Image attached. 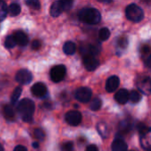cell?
<instances>
[{
  "instance_id": "cell-1",
  "label": "cell",
  "mask_w": 151,
  "mask_h": 151,
  "mask_svg": "<svg viewBox=\"0 0 151 151\" xmlns=\"http://www.w3.org/2000/svg\"><path fill=\"white\" fill-rule=\"evenodd\" d=\"M17 110L23 121L30 122L33 119V114L35 110V105L32 100L24 98L19 103Z\"/></svg>"
},
{
  "instance_id": "cell-2",
  "label": "cell",
  "mask_w": 151,
  "mask_h": 151,
  "mask_svg": "<svg viewBox=\"0 0 151 151\" xmlns=\"http://www.w3.org/2000/svg\"><path fill=\"white\" fill-rule=\"evenodd\" d=\"M79 19L84 23L94 25L101 20V14L100 12L95 8L86 7L79 12Z\"/></svg>"
},
{
  "instance_id": "cell-3",
  "label": "cell",
  "mask_w": 151,
  "mask_h": 151,
  "mask_svg": "<svg viewBox=\"0 0 151 151\" xmlns=\"http://www.w3.org/2000/svg\"><path fill=\"white\" fill-rule=\"evenodd\" d=\"M126 15L128 19L134 22H140L144 17V12L139 5L131 4L126 9Z\"/></svg>"
},
{
  "instance_id": "cell-4",
  "label": "cell",
  "mask_w": 151,
  "mask_h": 151,
  "mask_svg": "<svg viewBox=\"0 0 151 151\" xmlns=\"http://www.w3.org/2000/svg\"><path fill=\"white\" fill-rule=\"evenodd\" d=\"M72 5H73V2L69 0L56 1L52 4L50 7V14L52 17H58L63 12L70 10Z\"/></svg>"
},
{
  "instance_id": "cell-5",
  "label": "cell",
  "mask_w": 151,
  "mask_h": 151,
  "mask_svg": "<svg viewBox=\"0 0 151 151\" xmlns=\"http://www.w3.org/2000/svg\"><path fill=\"white\" fill-rule=\"evenodd\" d=\"M66 73V68L63 65H55L50 70V79L53 82H60L64 80Z\"/></svg>"
},
{
  "instance_id": "cell-6",
  "label": "cell",
  "mask_w": 151,
  "mask_h": 151,
  "mask_svg": "<svg viewBox=\"0 0 151 151\" xmlns=\"http://www.w3.org/2000/svg\"><path fill=\"white\" fill-rule=\"evenodd\" d=\"M75 98L81 103H88L92 96V91L88 88H80L75 91Z\"/></svg>"
},
{
  "instance_id": "cell-7",
  "label": "cell",
  "mask_w": 151,
  "mask_h": 151,
  "mask_svg": "<svg viewBox=\"0 0 151 151\" xmlns=\"http://www.w3.org/2000/svg\"><path fill=\"white\" fill-rule=\"evenodd\" d=\"M81 114L77 111H71L65 114V121L73 127L78 126L81 122Z\"/></svg>"
},
{
  "instance_id": "cell-8",
  "label": "cell",
  "mask_w": 151,
  "mask_h": 151,
  "mask_svg": "<svg viewBox=\"0 0 151 151\" xmlns=\"http://www.w3.org/2000/svg\"><path fill=\"white\" fill-rule=\"evenodd\" d=\"M15 79L19 84H28V83H30L32 81L33 75L28 70L21 69L17 73V74L15 76Z\"/></svg>"
},
{
  "instance_id": "cell-9",
  "label": "cell",
  "mask_w": 151,
  "mask_h": 151,
  "mask_svg": "<svg viewBox=\"0 0 151 151\" xmlns=\"http://www.w3.org/2000/svg\"><path fill=\"white\" fill-rule=\"evenodd\" d=\"M83 64H84V66L85 68L91 72V71H94L96 70L98 65H99V61L98 59L94 57V56H86L84 57L83 58Z\"/></svg>"
},
{
  "instance_id": "cell-10",
  "label": "cell",
  "mask_w": 151,
  "mask_h": 151,
  "mask_svg": "<svg viewBox=\"0 0 151 151\" xmlns=\"http://www.w3.org/2000/svg\"><path fill=\"white\" fill-rule=\"evenodd\" d=\"M139 90L144 95L151 94V80L150 78L146 77L140 80L137 83Z\"/></svg>"
},
{
  "instance_id": "cell-11",
  "label": "cell",
  "mask_w": 151,
  "mask_h": 151,
  "mask_svg": "<svg viewBox=\"0 0 151 151\" xmlns=\"http://www.w3.org/2000/svg\"><path fill=\"white\" fill-rule=\"evenodd\" d=\"M32 94L36 97H43L47 94V88L46 86L42 82H37L31 88Z\"/></svg>"
},
{
  "instance_id": "cell-12",
  "label": "cell",
  "mask_w": 151,
  "mask_h": 151,
  "mask_svg": "<svg viewBox=\"0 0 151 151\" xmlns=\"http://www.w3.org/2000/svg\"><path fill=\"white\" fill-rule=\"evenodd\" d=\"M119 85V79L118 76H111L107 81H106V85H105V88H106V91L109 92V93H111V92H114L118 87Z\"/></svg>"
},
{
  "instance_id": "cell-13",
  "label": "cell",
  "mask_w": 151,
  "mask_h": 151,
  "mask_svg": "<svg viewBox=\"0 0 151 151\" xmlns=\"http://www.w3.org/2000/svg\"><path fill=\"white\" fill-rule=\"evenodd\" d=\"M13 37H14V40L16 42V44H19L20 46H25L28 42L27 35H26V33H24L21 30L15 31L13 34Z\"/></svg>"
},
{
  "instance_id": "cell-14",
  "label": "cell",
  "mask_w": 151,
  "mask_h": 151,
  "mask_svg": "<svg viewBox=\"0 0 151 151\" xmlns=\"http://www.w3.org/2000/svg\"><path fill=\"white\" fill-rule=\"evenodd\" d=\"M140 141H141V145L144 150H151V129H150L145 134H141Z\"/></svg>"
},
{
  "instance_id": "cell-15",
  "label": "cell",
  "mask_w": 151,
  "mask_h": 151,
  "mask_svg": "<svg viewBox=\"0 0 151 151\" xmlns=\"http://www.w3.org/2000/svg\"><path fill=\"white\" fill-rule=\"evenodd\" d=\"M115 100L120 104H126L129 100V94H128L127 90H126V89L119 90L115 95Z\"/></svg>"
},
{
  "instance_id": "cell-16",
  "label": "cell",
  "mask_w": 151,
  "mask_h": 151,
  "mask_svg": "<svg viewBox=\"0 0 151 151\" xmlns=\"http://www.w3.org/2000/svg\"><path fill=\"white\" fill-rule=\"evenodd\" d=\"M111 150H112V151H127V145L123 140L116 139L112 142Z\"/></svg>"
},
{
  "instance_id": "cell-17",
  "label": "cell",
  "mask_w": 151,
  "mask_h": 151,
  "mask_svg": "<svg viewBox=\"0 0 151 151\" xmlns=\"http://www.w3.org/2000/svg\"><path fill=\"white\" fill-rule=\"evenodd\" d=\"M64 52L67 55H73L76 50V46L73 42H66L63 47Z\"/></svg>"
},
{
  "instance_id": "cell-18",
  "label": "cell",
  "mask_w": 151,
  "mask_h": 151,
  "mask_svg": "<svg viewBox=\"0 0 151 151\" xmlns=\"http://www.w3.org/2000/svg\"><path fill=\"white\" fill-rule=\"evenodd\" d=\"M20 11H21L20 5L19 4H17V3L11 4V5L8 7V12H9L11 16H17V15H19Z\"/></svg>"
},
{
  "instance_id": "cell-19",
  "label": "cell",
  "mask_w": 151,
  "mask_h": 151,
  "mask_svg": "<svg viewBox=\"0 0 151 151\" xmlns=\"http://www.w3.org/2000/svg\"><path fill=\"white\" fill-rule=\"evenodd\" d=\"M97 131L99 133V134L103 137V138H106L107 134H108V127L106 126L105 123L104 122H100L97 125Z\"/></svg>"
},
{
  "instance_id": "cell-20",
  "label": "cell",
  "mask_w": 151,
  "mask_h": 151,
  "mask_svg": "<svg viewBox=\"0 0 151 151\" xmlns=\"http://www.w3.org/2000/svg\"><path fill=\"white\" fill-rule=\"evenodd\" d=\"M4 115L5 119H7L8 120H12L14 119L15 113L13 111V109L10 105H6L4 108Z\"/></svg>"
},
{
  "instance_id": "cell-21",
  "label": "cell",
  "mask_w": 151,
  "mask_h": 151,
  "mask_svg": "<svg viewBox=\"0 0 151 151\" xmlns=\"http://www.w3.org/2000/svg\"><path fill=\"white\" fill-rule=\"evenodd\" d=\"M110 35H111V32L107 27H103L102 29H100L99 38L101 41H106L107 39H109Z\"/></svg>"
},
{
  "instance_id": "cell-22",
  "label": "cell",
  "mask_w": 151,
  "mask_h": 151,
  "mask_svg": "<svg viewBox=\"0 0 151 151\" xmlns=\"http://www.w3.org/2000/svg\"><path fill=\"white\" fill-rule=\"evenodd\" d=\"M7 12H8V8L6 4L3 1H0V21H2L6 17Z\"/></svg>"
},
{
  "instance_id": "cell-23",
  "label": "cell",
  "mask_w": 151,
  "mask_h": 151,
  "mask_svg": "<svg viewBox=\"0 0 151 151\" xmlns=\"http://www.w3.org/2000/svg\"><path fill=\"white\" fill-rule=\"evenodd\" d=\"M16 45V42L14 40V37L13 35H8L6 38H5V41H4V46L8 49H12L14 46Z\"/></svg>"
},
{
  "instance_id": "cell-24",
  "label": "cell",
  "mask_w": 151,
  "mask_h": 151,
  "mask_svg": "<svg viewBox=\"0 0 151 151\" xmlns=\"http://www.w3.org/2000/svg\"><path fill=\"white\" fill-rule=\"evenodd\" d=\"M101 106H102V102L100 101V99L95 98V99H93V100L91 101L90 105H89V108H90L92 111H96L100 110Z\"/></svg>"
},
{
  "instance_id": "cell-25",
  "label": "cell",
  "mask_w": 151,
  "mask_h": 151,
  "mask_svg": "<svg viewBox=\"0 0 151 151\" xmlns=\"http://www.w3.org/2000/svg\"><path fill=\"white\" fill-rule=\"evenodd\" d=\"M129 99H130V101H131L132 103L136 104V103L140 102V100L142 99V96H141V94H140L139 92L134 90V91H132V92L130 93V95H129Z\"/></svg>"
},
{
  "instance_id": "cell-26",
  "label": "cell",
  "mask_w": 151,
  "mask_h": 151,
  "mask_svg": "<svg viewBox=\"0 0 151 151\" xmlns=\"http://www.w3.org/2000/svg\"><path fill=\"white\" fill-rule=\"evenodd\" d=\"M21 92H22V88L20 87H17L14 90H13V93L12 95V103H16L18 101V99L19 98L20 95H21Z\"/></svg>"
},
{
  "instance_id": "cell-27",
  "label": "cell",
  "mask_w": 151,
  "mask_h": 151,
  "mask_svg": "<svg viewBox=\"0 0 151 151\" xmlns=\"http://www.w3.org/2000/svg\"><path fill=\"white\" fill-rule=\"evenodd\" d=\"M34 136L39 141H43L44 137H45V134L41 128H36L34 131Z\"/></svg>"
},
{
  "instance_id": "cell-28",
  "label": "cell",
  "mask_w": 151,
  "mask_h": 151,
  "mask_svg": "<svg viewBox=\"0 0 151 151\" xmlns=\"http://www.w3.org/2000/svg\"><path fill=\"white\" fill-rule=\"evenodd\" d=\"M26 4L28 5L30 8L35 9V10L40 9V6H41L40 2L37 0H27V1H26Z\"/></svg>"
},
{
  "instance_id": "cell-29",
  "label": "cell",
  "mask_w": 151,
  "mask_h": 151,
  "mask_svg": "<svg viewBox=\"0 0 151 151\" xmlns=\"http://www.w3.org/2000/svg\"><path fill=\"white\" fill-rule=\"evenodd\" d=\"M137 130L140 133V134H145L146 132H148L150 130V128L145 124L139 123V124H137Z\"/></svg>"
},
{
  "instance_id": "cell-30",
  "label": "cell",
  "mask_w": 151,
  "mask_h": 151,
  "mask_svg": "<svg viewBox=\"0 0 151 151\" xmlns=\"http://www.w3.org/2000/svg\"><path fill=\"white\" fill-rule=\"evenodd\" d=\"M118 43H119V47L125 49V48H127V45H128V40H127V37H124V36H123V37H120V38L119 39Z\"/></svg>"
},
{
  "instance_id": "cell-31",
  "label": "cell",
  "mask_w": 151,
  "mask_h": 151,
  "mask_svg": "<svg viewBox=\"0 0 151 151\" xmlns=\"http://www.w3.org/2000/svg\"><path fill=\"white\" fill-rule=\"evenodd\" d=\"M62 150L64 151H73V145L70 142H65V143H64L62 145Z\"/></svg>"
},
{
  "instance_id": "cell-32",
  "label": "cell",
  "mask_w": 151,
  "mask_h": 151,
  "mask_svg": "<svg viewBox=\"0 0 151 151\" xmlns=\"http://www.w3.org/2000/svg\"><path fill=\"white\" fill-rule=\"evenodd\" d=\"M150 51H151V49L150 46H148V45H144L142 48V55H144V56H150Z\"/></svg>"
},
{
  "instance_id": "cell-33",
  "label": "cell",
  "mask_w": 151,
  "mask_h": 151,
  "mask_svg": "<svg viewBox=\"0 0 151 151\" xmlns=\"http://www.w3.org/2000/svg\"><path fill=\"white\" fill-rule=\"evenodd\" d=\"M41 47V42L38 40H35L32 42V49L33 50H38Z\"/></svg>"
},
{
  "instance_id": "cell-34",
  "label": "cell",
  "mask_w": 151,
  "mask_h": 151,
  "mask_svg": "<svg viewBox=\"0 0 151 151\" xmlns=\"http://www.w3.org/2000/svg\"><path fill=\"white\" fill-rule=\"evenodd\" d=\"M86 151H99V150H98V149H97V147H96V145H89V146H88V147H87Z\"/></svg>"
},
{
  "instance_id": "cell-35",
  "label": "cell",
  "mask_w": 151,
  "mask_h": 151,
  "mask_svg": "<svg viewBox=\"0 0 151 151\" xmlns=\"http://www.w3.org/2000/svg\"><path fill=\"white\" fill-rule=\"evenodd\" d=\"M13 151H27V150L26 149V147L22 146V145H19V146H16L14 150Z\"/></svg>"
},
{
  "instance_id": "cell-36",
  "label": "cell",
  "mask_w": 151,
  "mask_h": 151,
  "mask_svg": "<svg viewBox=\"0 0 151 151\" xmlns=\"http://www.w3.org/2000/svg\"><path fill=\"white\" fill-rule=\"evenodd\" d=\"M145 64H146L147 67H149V68L151 69V54L149 57H147V58L145 60Z\"/></svg>"
},
{
  "instance_id": "cell-37",
  "label": "cell",
  "mask_w": 151,
  "mask_h": 151,
  "mask_svg": "<svg viewBox=\"0 0 151 151\" xmlns=\"http://www.w3.org/2000/svg\"><path fill=\"white\" fill-rule=\"evenodd\" d=\"M33 147L35 148V149H38V148H39V144H38L37 142H34V143H33Z\"/></svg>"
},
{
  "instance_id": "cell-38",
  "label": "cell",
  "mask_w": 151,
  "mask_h": 151,
  "mask_svg": "<svg viewBox=\"0 0 151 151\" xmlns=\"http://www.w3.org/2000/svg\"><path fill=\"white\" fill-rule=\"evenodd\" d=\"M0 151H4V148L1 144H0Z\"/></svg>"
},
{
  "instance_id": "cell-39",
  "label": "cell",
  "mask_w": 151,
  "mask_h": 151,
  "mask_svg": "<svg viewBox=\"0 0 151 151\" xmlns=\"http://www.w3.org/2000/svg\"><path fill=\"white\" fill-rule=\"evenodd\" d=\"M131 151H134V150H131Z\"/></svg>"
}]
</instances>
